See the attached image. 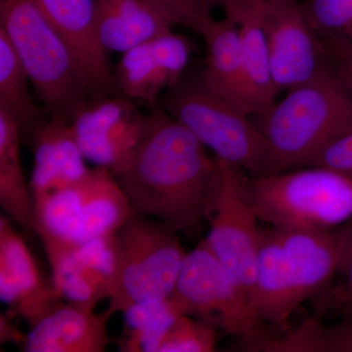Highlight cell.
<instances>
[{"label": "cell", "mask_w": 352, "mask_h": 352, "mask_svg": "<svg viewBox=\"0 0 352 352\" xmlns=\"http://www.w3.org/2000/svg\"><path fill=\"white\" fill-rule=\"evenodd\" d=\"M20 131L34 155L30 184L34 200L80 182L89 173L71 124L45 111Z\"/></svg>", "instance_id": "cell-14"}, {"label": "cell", "mask_w": 352, "mask_h": 352, "mask_svg": "<svg viewBox=\"0 0 352 352\" xmlns=\"http://www.w3.org/2000/svg\"><path fill=\"white\" fill-rule=\"evenodd\" d=\"M124 314L120 347L126 352H157L164 336L180 315L168 298L135 303Z\"/></svg>", "instance_id": "cell-22"}, {"label": "cell", "mask_w": 352, "mask_h": 352, "mask_svg": "<svg viewBox=\"0 0 352 352\" xmlns=\"http://www.w3.org/2000/svg\"><path fill=\"white\" fill-rule=\"evenodd\" d=\"M309 166H325L352 179V131L325 146L312 159Z\"/></svg>", "instance_id": "cell-31"}, {"label": "cell", "mask_w": 352, "mask_h": 352, "mask_svg": "<svg viewBox=\"0 0 352 352\" xmlns=\"http://www.w3.org/2000/svg\"><path fill=\"white\" fill-rule=\"evenodd\" d=\"M335 230L261 229L252 311L263 323L283 326L308 300L325 293L337 272Z\"/></svg>", "instance_id": "cell-2"}, {"label": "cell", "mask_w": 352, "mask_h": 352, "mask_svg": "<svg viewBox=\"0 0 352 352\" xmlns=\"http://www.w3.org/2000/svg\"><path fill=\"white\" fill-rule=\"evenodd\" d=\"M117 238L119 263L109 314L113 316L135 303L170 298L186 256L177 232L133 212L117 231Z\"/></svg>", "instance_id": "cell-8"}, {"label": "cell", "mask_w": 352, "mask_h": 352, "mask_svg": "<svg viewBox=\"0 0 352 352\" xmlns=\"http://www.w3.org/2000/svg\"><path fill=\"white\" fill-rule=\"evenodd\" d=\"M302 6L320 38L352 41V0H303Z\"/></svg>", "instance_id": "cell-27"}, {"label": "cell", "mask_w": 352, "mask_h": 352, "mask_svg": "<svg viewBox=\"0 0 352 352\" xmlns=\"http://www.w3.org/2000/svg\"><path fill=\"white\" fill-rule=\"evenodd\" d=\"M217 342V328L180 314L164 336L157 352H212Z\"/></svg>", "instance_id": "cell-28"}, {"label": "cell", "mask_w": 352, "mask_h": 352, "mask_svg": "<svg viewBox=\"0 0 352 352\" xmlns=\"http://www.w3.org/2000/svg\"><path fill=\"white\" fill-rule=\"evenodd\" d=\"M63 36L94 94H120L107 52L97 39L94 0H34Z\"/></svg>", "instance_id": "cell-16"}, {"label": "cell", "mask_w": 352, "mask_h": 352, "mask_svg": "<svg viewBox=\"0 0 352 352\" xmlns=\"http://www.w3.org/2000/svg\"><path fill=\"white\" fill-rule=\"evenodd\" d=\"M268 149L267 175L309 166L329 143L352 131V96L327 64L252 118Z\"/></svg>", "instance_id": "cell-3"}, {"label": "cell", "mask_w": 352, "mask_h": 352, "mask_svg": "<svg viewBox=\"0 0 352 352\" xmlns=\"http://www.w3.org/2000/svg\"><path fill=\"white\" fill-rule=\"evenodd\" d=\"M338 261L336 276L330 288L314 298L317 315L338 312L344 317H352V219L336 229ZM335 276V277H336Z\"/></svg>", "instance_id": "cell-25"}, {"label": "cell", "mask_w": 352, "mask_h": 352, "mask_svg": "<svg viewBox=\"0 0 352 352\" xmlns=\"http://www.w3.org/2000/svg\"><path fill=\"white\" fill-rule=\"evenodd\" d=\"M303 352H352V317L325 326L315 315L303 321Z\"/></svg>", "instance_id": "cell-29"}, {"label": "cell", "mask_w": 352, "mask_h": 352, "mask_svg": "<svg viewBox=\"0 0 352 352\" xmlns=\"http://www.w3.org/2000/svg\"><path fill=\"white\" fill-rule=\"evenodd\" d=\"M6 214L0 217V298L31 326L61 303L52 281L41 277L25 240Z\"/></svg>", "instance_id": "cell-15"}, {"label": "cell", "mask_w": 352, "mask_h": 352, "mask_svg": "<svg viewBox=\"0 0 352 352\" xmlns=\"http://www.w3.org/2000/svg\"><path fill=\"white\" fill-rule=\"evenodd\" d=\"M160 103L217 159L254 177L267 175V144L261 129L251 116L210 91L201 76H183L162 95Z\"/></svg>", "instance_id": "cell-7"}, {"label": "cell", "mask_w": 352, "mask_h": 352, "mask_svg": "<svg viewBox=\"0 0 352 352\" xmlns=\"http://www.w3.org/2000/svg\"><path fill=\"white\" fill-rule=\"evenodd\" d=\"M36 232L44 250L71 249L111 235L133 214L107 168L96 166L80 182L34 199Z\"/></svg>", "instance_id": "cell-6"}, {"label": "cell", "mask_w": 352, "mask_h": 352, "mask_svg": "<svg viewBox=\"0 0 352 352\" xmlns=\"http://www.w3.org/2000/svg\"><path fill=\"white\" fill-rule=\"evenodd\" d=\"M107 310L100 314L78 305L59 303L32 324L25 336V352H103L112 342Z\"/></svg>", "instance_id": "cell-17"}, {"label": "cell", "mask_w": 352, "mask_h": 352, "mask_svg": "<svg viewBox=\"0 0 352 352\" xmlns=\"http://www.w3.org/2000/svg\"><path fill=\"white\" fill-rule=\"evenodd\" d=\"M29 82L10 39L0 28V109L10 113L20 129L38 119L46 111L32 100Z\"/></svg>", "instance_id": "cell-23"}, {"label": "cell", "mask_w": 352, "mask_h": 352, "mask_svg": "<svg viewBox=\"0 0 352 352\" xmlns=\"http://www.w3.org/2000/svg\"><path fill=\"white\" fill-rule=\"evenodd\" d=\"M83 156L112 170L144 138L150 113L139 111L124 95H94L72 122Z\"/></svg>", "instance_id": "cell-12"}, {"label": "cell", "mask_w": 352, "mask_h": 352, "mask_svg": "<svg viewBox=\"0 0 352 352\" xmlns=\"http://www.w3.org/2000/svg\"><path fill=\"white\" fill-rule=\"evenodd\" d=\"M320 38L329 66L352 96V41L333 38Z\"/></svg>", "instance_id": "cell-32"}, {"label": "cell", "mask_w": 352, "mask_h": 352, "mask_svg": "<svg viewBox=\"0 0 352 352\" xmlns=\"http://www.w3.org/2000/svg\"><path fill=\"white\" fill-rule=\"evenodd\" d=\"M193 45L188 38L173 31L122 53L115 80L120 94L150 106L184 76Z\"/></svg>", "instance_id": "cell-13"}, {"label": "cell", "mask_w": 352, "mask_h": 352, "mask_svg": "<svg viewBox=\"0 0 352 352\" xmlns=\"http://www.w3.org/2000/svg\"><path fill=\"white\" fill-rule=\"evenodd\" d=\"M259 2L228 19L239 28L245 102L252 118L267 112L280 94L273 80L267 44L256 14Z\"/></svg>", "instance_id": "cell-20"}, {"label": "cell", "mask_w": 352, "mask_h": 352, "mask_svg": "<svg viewBox=\"0 0 352 352\" xmlns=\"http://www.w3.org/2000/svg\"><path fill=\"white\" fill-rule=\"evenodd\" d=\"M173 22L203 36L214 18L203 0H148Z\"/></svg>", "instance_id": "cell-30"}, {"label": "cell", "mask_w": 352, "mask_h": 352, "mask_svg": "<svg viewBox=\"0 0 352 352\" xmlns=\"http://www.w3.org/2000/svg\"><path fill=\"white\" fill-rule=\"evenodd\" d=\"M0 340L1 342H13L16 344H24L25 336L14 326L10 318L6 315H0Z\"/></svg>", "instance_id": "cell-34"}, {"label": "cell", "mask_w": 352, "mask_h": 352, "mask_svg": "<svg viewBox=\"0 0 352 352\" xmlns=\"http://www.w3.org/2000/svg\"><path fill=\"white\" fill-rule=\"evenodd\" d=\"M45 252L52 271L51 281L62 298L72 305L90 310H94L106 298L76 261L74 248L50 250Z\"/></svg>", "instance_id": "cell-24"}, {"label": "cell", "mask_w": 352, "mask_h": 352, "mask_svg": "<svg viewBox=\"0 0 352 352\" xmlns=\"http://www.w3.org/2000/svg\"><path fill=\"white\" fill-rule=\"evenodd\" d=\"M173 25L148 0H94L95 32L106 52H126L173 31Z\"/></svg>", "instance_id": "cell-18"}, {"label": "cell", "mask_w": 352, "mask_h": 352, "mask_svg": "<svg viewBox=\"0 0 352 352\" xmlns=\"http://www.w3.org/2000/svg\"><path fill=\"white\" fill-rule=\"evenodd\" d=\"M258 219L274 227L331 231L352 219V179L320 166L248 182Z\"/></svg>", "instance_id": "cell-5"}, {"label": "cell", "mask_w": 352, "mask_h": 352, "mask_svg": "<svg viewBox=\"0 0 352 352\" xmlns=\"http://www.w3.org/2000/svg\"><path fill=\"white\" fill-rule=\"evenodd\" d=\"M205 220L210 226L206 242L250 305L261 245L259 219L240 168L217 157Z\"/></svg>", "instance_id": "cell-10"}, {"label": "cell", "mask_w": 352, "mask_h": 352, "mask_svg": "<svg viewBox=\"0 0 352 352\" xmlns=\"http://www.w3.org/2000/svg\"><path fill=\"white\" fill-rule=\"evenodd\" d=\"M206 46L204 85L220 98L250 115L245 102L239 28L224 18L214 20L204 32Z\"/></svg>", "instance_id": "cell-19"}, {"label": "cell", "mask_w": 352, "mask_h": 352, "mask_svg": "<svg viewBox=\"0 0 352 352\" xmlns=\"http://www.w3.org/2000/svg\"><path fill=\"white\" fill-rule=\"evenodd\" d=\"M21 141L17 120L0 109V205L25 232L36 233L34 198L21 163Z\"/></svg>", "instance_id": "cell-21"}, {"label": "cell", "mask_w": 352, "mask_h": 352, "mask_svg": "<svg viewBox=\"0 0 352 352\" xmlns=\"http://www.w3.org/2000/svg\"><path fill=\"white\" fill-rule=\"evenodd\" d=\"M74 254L90 279L110 298L119 263L117 232L87 241L74 248Z\"/></svg>", "instance_id": "cell-26"}, {"label": "cell", "mask_w": 352, "mask_h": 352, "mask_svg": "<svg viewBox=\"0 0 352 352\" xmlns=\"http://www.w3.org/2000/svg\"><path fill=\"white\" fill-rule=\"evenodd\" d=\"M178 314L195 317L240 338L248 351L271 337L206 240L186 252L175 291L168 298Z\"/></svg>", "instance_id": "cell-9"}, {"label": "cell", "mask_w": 352, "mask_h": 352, "mask_svg": "<svg viewBox=\"0 0 352 352\" xmlns=\"http://www.w3.org/2000/svg\"><path fill=\"white\" fill-rule=\"evenodd\" d=\"M258 0H203L206 8L212 13V9H223L226 18H232L248 7L254 6Z\"/></svg>", "instance_id": "cell-33"}, {"label": "cell", "mask_w": 352, "mask_h": 352, "mask_svg": "<svg viewBox=\"0 0 352 352\" xmlns=\"http://www.w3.org/2000/svg\"><path fill=\"white\" fill-rule=\"evenodd\" d=\"M256 14L279 94L308 82L327 66L323 43L310 25L302 1L261 0Z\"/></svg>", "instance_id": "cell-11"}, {"label": "cell", "mask_w": 352, "mask_h": 352, "mask_svg": "<svg viewBox=\"0 0 352 352\" xmlns=\"http://www.w3.org/2000/svg\"><path fill=\"white\" fill-rule=\"evenodd\" d=\"M10 39L44 109L72 124L94 96L73 51L34 0H0Z\"/></svg>", "instance_id": "cell-4"}, {"label": "cell", "mask_w": 352, "mask_h": 352, "mask_svg": "<svg viewBox=\"0 0 352 352\" xmlns=\"http://www.w3.org/2000/svg\"><path fill=\"white\" fill-rule=\"evenodd\" d=\"M149 113L144 138L111 173L133 212L192 234L205 221L217 157L161 103Z\"/></svg>", "instance_id": "cell-1"}]
</instances>
